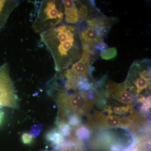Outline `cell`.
<instances>
[{"instance_id":"obj_1","label":"cell","mask_w":151,"mask_h":151,"mask_svg":"<svg viewBox=\"0 0 151 151\" xmlns=\"http://www.w3.org/2000/svg\"><path fill=\"white\" fill-rule=\"evenodd\" d=\"M40 35L51 53L57 73L66 70L81 58L83 44L77 26L61 24Z\"/></svg>"},{"instance_id":"obj_2","label":"cell","mask_w":151,"mask_h":151,"mask_svg":"<svg viewBox=\"0 0 151 151\" xmlns=\"http://www.w3.org/2000/svg\"><path fill=\"white\" fill-rule=\"evenodd\" d=\"M52 88L57 90L55 97L58 109L57 124L67 123L68 116L71 114L80 117L85 116L92 110L96 102L89 98L87 91L68 89L54 83Z\"/></svg>"},{"instance_id":"obj_3","label":"cell","mask_w":151,"mask_h":151,"mask_svg":"<svg viewBox=\"0 0 151 151\" xmlns=\"http://www.w3.org/2000/svg\"><path fill=\"white\" fill-rule=\"evenodd\" d=\"M116 22V18L107 16L100 12L79 24L77 27L83 44L95 51Z\"/></svg>"},{"instance_id":"obj_4","label":"cell","mask_w":151,"mask_h":151,"mask_svg":"<svg viewBox=\"0 0 151 151\" xmlns=\"http://www.w3.org/2000/svg\"><path fill=\"white\" fill-rule=\"evenodd\" d=\"M40 5L32 28L41 35L61 24L64 13L62 1H42Z\"/></svg>"},{"instance_id":"obj_5","label":"cell","mask_w":151,"mask_h":151,"mask_svg":"<svg viewBox=\"0 0 151 151\" xmlns=\"http://www.w3.org/2000/svg\"><path fill=\"white\" fill-rule=\"evenodd\" d=\"M94 53L89 47L83 45V51L81 58L70 68L58 73L60 78H65V87L75 89L76 84L80 80L89 79L92 76V64L95 60Z\"/></svg>"},{"instance_id":"obj_6","label":"cell","mask_w":151,"mask_h":151,"mask_svg":"<svg viewBox=\"0 0 151 151\" xmlns=\"http://www.w3.org/2000/svg\"><path fill=\"white\" fill-rule=\"evenodd\" d=\"M127 89L137 95L150 89L151 60L145 58L134 61L125 81Z\"/></svg>"},{"instance_id":"obj_7","label":"cell","mask_w":151,"mask_h":151,"mask_svg":"<svg viewBox=\"0 0 151 151\" xmlns=\"http://www.w3.org/2000/svg\"><path fill=\"white\" fill-rule=\"evenodd\" d=\"M19 99L11 78L7 63L0 66V107L16 108Z\"/></svg>"},{"instance_id":"obj_8","label":"cell","mask_w":151,"mask_h":151,"mask_svg":"<svg viewBox=\"0 0 151 151\" xmlns=\"http://www.w3.org/2000/svg\"><path fill=\"white\" fill-rule=\"evenodd\" d=\"M133 121L130 118H122L112 115H105L96 111L92 116H89L87 125L92 130L111 128H128L132 126Z\"/></svg>"},{"instance_id":"obj_9","label":"cell","mask_w":151,"mask_h":151,"mask_svg":"<svg viewBox=\"0 0 151 151\" xmlns=\"http://www.w3.org/2000/svg\"><path fill=\"white\" fill-rule=\"evenodd\" d=\"M106 88L108 94L120 103L127 105H132L134 103L133 94L127 89L125 81L117 83L110 80Z\"/></svg>"},{"instance_id":"obj_10","label":"cell","mask_w":151,"mask_h":151,"mask_svg":"<svg viewBox=\"0 0 151 151\" xmlns=\"http://www.w3.org/2000/svg\"><path fill=\"white\" fill-rule=\"evenodd\" d=\"M62 1L64 7L65 22L68 24L78 25L79 22V17L76 1Z\"/></svg>"},{"instance_id":"obj_11","label":"cell","mask_w":151,"mask_h":151,"mask_svg":"<svg viewBox=\"0 0 151 151\" xmlns=\"http://www.w3.org/2000/svg\"><path fill=\"white\" fill-rule=\"evenodd\" d=\"M12 12L9 2L6 0H0V31L5 25Z\"/></svg>"},{"instance_id":"obj_12","label":"cell","mask_w":151,"mask_h":151,"mask_svg":"<svg viewBox=\"0 0 151 151\" xmlns=\"http://www.w3.org/2000/svg\"><path fill=\"white\" fill-rule=\"evenodd\" d=\"M45 137L48 142L56 147L62 145L64 142V137L56 129L49 131L45 135Z\"/></svg>"},{"instance_id":"obj_13","label":"cell","mask_w":151,"mask_h":151,"mask_svg":"<svg viewBox=\"0 0 151 151\" xmlns=\"http://www.w3.org/2000/svg\"><path fill=\"white\" fill-rule=\"evenodd\" d=\"M75 133L76 137L81 140L88 139L90 134L89 129L84 125H80L76 128Z\"/></svg>"},{"instance_id":"obj_14","label":"cell","mask_w":151,"mask_h":151,"mask_svg":"<svg viewBox=\"0 0 151 151\" xmlns=\"http://www.w3.org/2000/svg\"><path fill=\"white\" fill-rule=\"evenodd\" d=\"M132 106V105H128L127 106H116L113 108V110H112V113L119 116L129 112L131 114L133 111H134L133 110Z\"/></svg>"},{"instance_id":"obj_15","label":"cell","mask_w":151,"mask_h":151,"mask_svg":"<svg viewBox=\"0 0 151 151\" xmlns=\"http://www.w3.org/2000/svg\"><path fill=\"white\" fill-rule=\"evenodd\" d=\"M58 127V130L60 132L63 137H68L72 133V128L67 123H60L57 124Z\"/></svg>"},{"instance_id":"obj_16","label":"cell","mask_w":151,"mask_h":151,"mask_svg":"<svg viewBox=\"0 0 151 151\" xmlns=\"http://www.w3.org/2000/svg\"><path fill=\"white\" fill-rule=\"evenodd\" d=\"M67 123L71 127L77 128L81 124V117L75 114H71L68 116Z\"/></svg>"},{"instance_id":"obj_17","label":"cell","mask_w":151,"mask_h":151,"mask_svg":"<svg viewBox=\"0 0 151 151\" xmlns=\"http://www.w3.org/2000/svg\"><path fill=\"white\" fill-rule=\"evenodd\" d=\"M34 139V137L30 133L25 132L22 134V141L24 145H29L31 144L33 142Z\"/></svg>"},{"instance_id":"obj_18","label":"cell","mask_w":151,"mask_h":151,"mask_svg":"<svg viewBox=\"0 0 151 151\" xmlns=\"http://www.w3.org/2000/svg\"><path fill=\"white\" fill-rule=\"evenodd\" d=\"M150 140L141 143L137 146L134 151H150Z\"/></svg>"},{"instance_id":"obj_19","label":"cell","mask_w":151,"mask_h":151,"mask_svg":"<svg viewBox=\"0 0 151 151\" xmlns=\"http://www.w3.org/2000/svg\"><path fill=\"white\" fill-rule=\"evenodd\" d=\"M4 112L0 110V125L1 124L2 122L3 119H4Z\"/></svg>"},{"instance_id":"obj_20","label":"cell","mask_w":151,"mask_h":151,"mask_svg":"<svg viewBox=\"0 0 151 151\" xmlns=\"http://www.w3.org/2000/svg\"><path fill=\"white\" fill-rule=\"evenodd\" d=\"M69 151H78V150H70Z\"/></svg>"}]
</instances>
